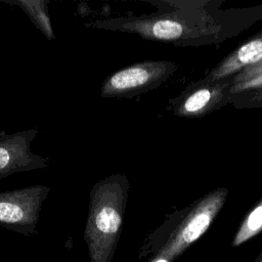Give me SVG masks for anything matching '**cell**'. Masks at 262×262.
Instances as JSON below:
<instances>
[{
  "mask_svg": "<svg viewBox=\"0 0 262 262\" xmlns=\"http://www.w3.org/2000/svg\"><path fill=\"white\" fill-rule=\"evenodd\" d=\"M262 231V198L244 217L232 239L231 246L238 247Z\"/></svg>",
  "mask_w": 262,
  "mask_h": 262,
  "instance_id": "30bf717a",
  "label": "cell"
},
{
  "mask_svg": "<svg viewBox=\"0 0 262 262\" xmlns=\"http://www.w3.org/2000/svg\"><path fill=\"white\" fill-rule=\"evenodd\" d=\"M38 132L35 128L11 134L0 132V179L49 166V159L36 155L31 149Z\"/></svg>",
  "mask_w": 262,
  "mask_h": 262,
  "instance_id": "52a82bcc",
  "label": "cell"
},
{
  "mask_svg": "<svg viewBox=\"0 0 262 262\" xmlns=\"http://www.w3.org/2000/svg\"><path fill=\"white\" fill-rule=\"evenodd\" d=\"M129 188V180L122 173L111 174L92 186L84 230L90 262H112L121 235Z\"/></svg>",
  "mask_w": 262,
  "mask_h": 262,
  "instance_id": "3957f363",
  "label": "cell"
},
{
  "mask_svg": "<svg viewBox=\"0 0 262 262\" xmlns=\"http://www.w3.org/2000/svg\"><path fill=\"white\" fill-rule=\"evenodd\" d=\"M254 262H262V251H261L260 254L256 257V259H255Z\"/></svg>",
  "mask_w": 262,
  "mask_h": 262,
  "instance_id": "4fadbf2b",
  "label": "cell"
},
{
  "mask_svg": "<svg viewBox=\"0 0 262 262\" xmlns=\"http://www.w3.org/2000/svg\"><path fill=\"white\" fill-rule=\"evenodd\" d=\"M230 104L237 108L262 107V83L241 93L233 94Z\"/></svg>",
  "mask_w": 262,
  "mask_h": 262,
  "instance_id": "7c38bea8",
  "label": "cell"
},
{
  "mask_svg": "<svg viewBox=\"0 0 262 262\" xmlns=\"http://www.w3.org/2000/svg\"><path fill=\"white\" fill-rule=\"evenodd\" d=\"M178 70L170 60H143L107 76L100 88L102 98L131 99L156 89Z\"/></svg>",
  "mask_w": 262,
  "mask_h": 262,
  "instance_id": "277c9868",
  "label": "cell"
},
{
  "mask_svg": "<svg viewBox=\"0 0 262 262\" xmlns=\"http://www.w3.org/2000/svg\"><path fill=\"white\" fill-rule=\"evenodd\" d=\"M260 61H262V32L228 53L221 61L212 68L202 80L218 81L233 77Z\"/></svg>",
  "mask_w": 262,
  "mask_h": 262,
  "instance_id": "ba28073f",
  "label": "cell"
},
{
  "mask_svg": "<svg viewBox=\"0 0 262 262\" xmlns=\"http://www.w3.org/2000/svg\"><path fill=\"white\" fill-rule=\"evenodd\" d=\"M49 191L48 186L37 184L0 192V226L27 237L35 235Z\"/></svg>",
  "mask_w": 262,
  "mask_h": 262,
  "instance_id": "5b68a950",
  "label": "cell"
},
{
  "mask_svg": "<svg viewBox=\"0 0 262 262\" xmlns=\"http://www.w3.org/2000/svg\"><path fill=\"white\" fill-rule=\"evenodd\" d=\"M0 2L16 5L28 15L33 25L48 41L56 39L48 12V0H1Z\"/></svg>",
  "mask_w": 262,
  "mask_h": 262,
  "instance_id": "9c48e42d",
  "label": "cell"
},
{
  "mask_svg": "<svg viewBox=\"0 0 262 262\" xmlns=\"http://www.w3.org/2000/svg\"><path fill=\"white\" fill-rule=\"evenodd\" d=\"M148 262H167V261H165V260H161V259H159V260H155V259H149V260H148Z\"/></svg>",
  "mask_w": 262,
  "mask_h": 262,
  "instance_id": "5bb4252c",
  "label": "cell"
},
{
  "mask_svg": "<svg viewBox=\"0 0 262 262\" xmlns=\"http://www.w3.org/2000/svg\"><path fill=\"white\" fill-rule=\"evenodd\" d=\"M227 187H217L183 209L166 216L165 220L144 239L138 259L175 262L212 225L227 200Z\"/></svg>",
  "mask_w": 262,
  "mask_h": 262,
  "instance_id": "7a4b0ae2",
  "label": "cell"
},
{
  "mask_svg": "<svg viewBox=\"0 0 262 262\" xmlns=\"http://www.w3.org/2000/svg\"><path fill=\"white\" fill-rule=\"evenodd\" d=\"M158 7L150 14L96 19L85 26L133 33L144 40L181 47L218 44L262 20V6L221 9L222 1H148Z\"/></svg>",
  "mask_w": 262,
  "mask_h": 262,
  "instance_id": "6da1fadb",
  "label": "cell"
},
{
  "mask_svg": "<svg viewBox=\"0 0 262 262\" xmlns=\"http://www.w3.org/2000/svg\"><path fill=\"white\" fill-rule=\"evenodd\" d=\"M232 95L262 83V61L237 74L233 81Z\"/></svg>",
  "mask_w": 262,
  "mask_h": 262,
  "instance_id": "8fae6325",
  "label": "cell"
},
{
  "mask_svg": "<svg viewBox=\"0 0 262 262\" xmlns=\"http://www.w3.org/2000/svg\"><path fill=\"white\" fill-rule=\"evenodd\" d=\"M235 76L218 81L199 80L169 99V110L177 117L195 119L230 104Z\"/></svg>",
  "mask_w": 262,
  "mask_h": 262,
  "instance_id": "8992f818",
  "label": "cell"
}]
</instances>
